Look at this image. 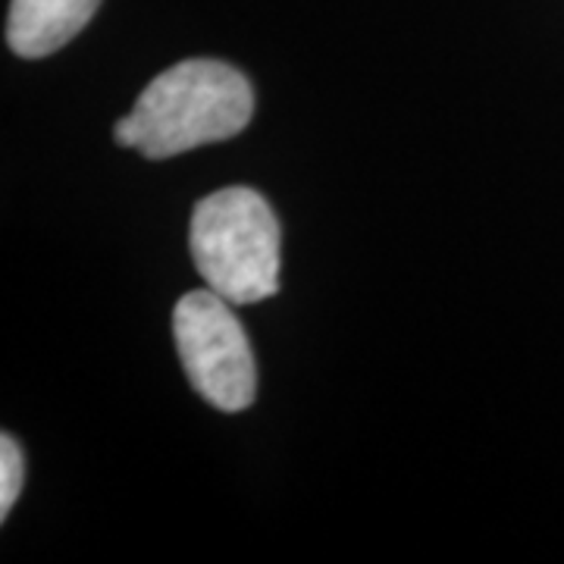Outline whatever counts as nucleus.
Wrapping results in <instances>:
<instances>
[{
    "label": "nucleus",
    "mask_w": 564,
    "mask_h": 564,
    "mask_svg": "<svg viewBox=\"0 0 564 564\" xmlns=\"http://www.w3.org/2000/svg\"><path fill=\"white\" fill-rule=\"evenodd\" d=\"M22 452L10 433L0 436V518L10 514L13 502L20 499L22 489Z\"/></svg>",
    "instance_id": "obj_5"
},
{
    "label": "nucleus",
    "mask_w": 564,
    "mask_h": 564,
    "mask_svg": "<svg viewBox=\"0 0 564 564\" xmlns=\"http://www.w3.org/2000/svg\"><path fill=\"white\" fill-rule=\"evenodd\" d=\"M251 113V82L229 63L195 57L148 82L135 110L113 126V139L151 161H166L239 135Z\"/></svg>",
    "instance_id": "obj_1"
},
{
    "label": "nucleus",
    "mask_w": 564,
    "mask_h": 564,
    "mask_svg": "<svg viewBox=\"0 0 564 564\" xmlns=\"http://www.w3.org/2000/svg\"><path fill=\"white\" fill-rule=\"evenodd\" d=\"M173 339L182 370L217 411H245L258 392V364L232 304L214 289L188 292L173 311Z\"/></svg>",
    "instance_id": "obj_3"
},
{
    "label": "nucleus",
    "mask_w": 564,
    "mask_h": 564,
    "mask_svg": "<svg viewBox=\"0 0 564 564\" xmlns=\"http://www.w3.org/2000/svg\"><path fill=\"white\" fill-rule=\"evenodd\" d=\"M101 0H10L7 44L25 61H39L79 35Z\"/></svg>",
    "instance_id": "obj_4"
},
{
    "label": "nucleus",
    "mask_w": 564,
    "mask_h": 564,
    "mask_svg": "<svg viewBox=\"0 0 564 564\" xmlns=\"http://www.w3.org/2000/svg\"><path fill=\"white\" fill-rule=\"evenodd\" d=\"M280 242L270 204L245 185L207 195L192 214V261L207 289L229 304H254L280 292Z\"/></svg>",
    "instance_id": "obj_2"
}]
</instances>
